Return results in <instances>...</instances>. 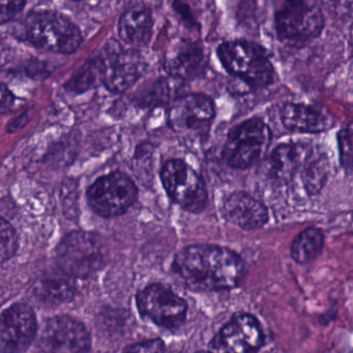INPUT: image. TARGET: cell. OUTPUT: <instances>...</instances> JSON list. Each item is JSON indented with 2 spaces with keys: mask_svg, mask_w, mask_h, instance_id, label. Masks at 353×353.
I'll return each mask as SVG.
<instances>
[{
  "mask_svg": "<svg viewBox=\"0 0 353 353\" xmlns=\"http://www.w3.org/2000/svg\"><path fill=\"white\" fill-rule=\"evenodd\" d=\"M173 274L196 292H220L236 288L245 276L243 258L227 247L191 245L177 252Z\"/></svg>",
  "mask_w": 353,
  "mask_h": 353,
  "instance_id": "1",
  "label": "cell"
},
{
  "mask_svg": "<svg viewBox=\"0 0 353 353\" xmlns=\"http://www.w3.org/2000/svg\"><path fill=\"white\" fill-rule=\"evenodd\" d=\"M216 54L224 69L241 80L248 90H262L276 79V71L265 49L256 43L229 41L218 47Z\"/></svg>",
  "mask_w": 353,
  "mask_h": 353,
  "instance_id": "2",
  "label": "cell"
},
{
  "mask_svg": "<svg viewBox=\"0 0 353 353\" xmlns=\"http://www.w3.org/2000/svg\"><path fill=\"white\" fill-rule=\"evenodd\" d=\"M23 30L28 42L50 52L70 54L83 41L78 26L57 12H32L24 20Z\"/></svg>",
  "mask_w": 353,
  "mask_h": 353,
  "instance_id": "3",
  "label": "cell"
},
{
  "mask_svg": "<svg viewBox=\"0 0 353 353\" xmlns=\"http://www.w3.org/2000/svg\"><path fill=\"white\" fill-rule=\"evenodd\" d=\"M272 143L270 127L258 117L247 119L229 131L222 158L229 167L245 170L262 158Z\"/></svg>",
  "mask_w": 353,
  "mask_h": 353,
  "instance_id": "4",
  "label": "cell"
},
{
  "mask_svg": "<svg viewBox=\"0 0 353 353\" xmlns=\"http://www.w3.org/2000/svg\"><path fill=\"white\" fill-rule=\"evenodd\" d=\"M161 181L173 203L191 214H200L208 194L201 175L181 159H171L161 169Z\"/></svg>",
  "mask_w": 353,
  "mask_h": 353,
  "instance_id": "5",
  "label": "cell"
},
{
  "mask_svg": "<svg viewBox=\"0 0 353 353\" xmlns=\"http://www.w3.org/2000/svg\"><path fill=\"white\" fill-rule=\"evenodd\" d=\"M136 305L142 317L164 330H179L187 319V301L163 283L138 291Z\"/></svg>",
  "mask_w": 353,
  "mask_h": 353,
  "instance_id": "6",
  "label": "cell"
},
{
  "mask_svg": "<svg viewBox=\"0 0 353 353\" xmlns=\"http://www.w3.org/2000/svg\"><path fill=\"white\" fill-rule=\"evenodd\" d=\"M324 28V16L319 7L303 0L289 3L276 15V32L283 44L301 48L317 39Z\"/></svg>",
  "mask_w": 353,
  "mask_h": 353,
  "instance_id": "7",
  "label": "cell"
},
{
  "mask_svg": "<svg viewBox=\"0 0 353 353\" xmlns=\"http://www.w3.org/2000/svg\"><path fill=\"white\" fill-rule=\"evenodd\" d=\"M100 57L103 61V84L113 94L128 92L146 71L143 55L136 49L125 48L115 40L107 42Z\"/></svg>",
  "mask_w": 353,
  "mask_h": 353,
  "instance_id": "8",
  "label": "cell"
},
{
  "mask_svg": "<svg viewBox=\"0 0 353 353\" xmlns=\"http://www.w3.org/2000/svg\"><path fill=\"white\" fill-rule=\"evenodd\" d=\"M57 259L61 272L73 279H84L100 270L104 254L96 235L74 231L59 243Z\"/></svg>",
  "mask_w": 353,
  "mask_h": 353,
  "instance_id": "9",
  "label": "cell"
},
{
  "mask_svg": "<svg viewBox=\"0 0 353 353\" xmlns=\"http://www.w3.org/2000/svg\"><path fill=\"white\" fill-rule=\"evenodd\" d=\"M138 198L133 179L117 171L100 177L88 191V203L103 218H114L125 214Z\"/></svg>",
  "mask_w": 353,
  "mask_h": 353,
  "instance_id": "10",
  "label": "cell"
},
{
  "mask_svg": "<svg viewBox=\"0 0 353 353\" xmlns=\"http://www.w3.org/2000/svg\"><path fill=\"white\" fill-rule=\"evenodd\" d=\"M216 117L210 97L191 94L173 101L168 111V123L175 133L188 137H203Z\"/></svg>",
  "mask_w": 353,
  "mask_h": 353,
  "instance_id": "11",
  "label": "cell"
},
{
  "mask_svg": "<svg viewBox=\"0 0 353 353\" xmlns=\"http://www.w3.org/2000/svg\"><path fill=\"white\" fill-rule=\"evenodd\" d=\"M265 342L259 320L249 313L233 316L208 343L214 352H256Z\"/></svg>",
  "mask_w": 353,
  "mask_h": 353,
  "instance_id": "12",
  "label": "cell"
},
{
  "mask_svg": "<svg viewBox=\"0 0 353 353\" xmlns=\"http://www.w3.org/2000/svg\"><path fill=\"white\" fill-rule=\"evenodd\" d=\"M37 332L34 311L26 303H17L0 314V351L21 352L32 345Z\"/></svg>",
  "mask_w": 353,
  "mask_h": 353,
  "instance_id": "13",
  "label": "cell"
},
{
  "mask_svg": "<svg viewBox=\"0 0 353 353\" xmlns=\"http://www.w3.org/2000/svg\"><path fill=\"white\" fill-rule=\"evenodd\" d=\"M43 350L51 352H84L90 349L85 326L69 316H57L47 321L41 336Z\"/></svg>",
  "mask_w": 353,
  "mask_h": 353,
  "instance_id": "14",
  "label": "cell"
},
{
  "mask_svg": "<svg viewBox=\"0 0 353 353\" xmlns=\"http://www.w3.org/2000/svg\"><path fill=\"white\" fill-rule=\"evenodd\" d=\"M222 214L227 222L243 230H257L268 224V210L260 200L243 191L231 193L222 203Z\"/></svg>",
  "mask_w": 353,
  "mask_h": 353,
  "instance_id": "15",
  "label": "cell"
},
{
  "mask_svg": "<svg viewBox=\"0 0 353 353\" xmlns=\"http://www.w3.org/2000/svg\"><path fill=\"white\" fill-rule=\"evenodd\" d=\"M312 152V146L305 142L279 144L266 159V174L279 183H288L301 170Z\"/></svg>",
  "mask_w": 353,
  "mask_h": 353,
  "instance_id": "16",
  "label": "cell"
},
{
  "mask_svg": "<svg viewBox=\"0 0 353 353\" xmlns=\"http://www.w3.org/2000/svg\"><path fill=\"white\" fill-rule=\"evenodd\" d=\"M281 121L287 130L295 133L319 134L328 131L334 119L325 109L303 103H287L281 110Z\"/></svg>",
  "mask_w": 353,
  "mask_h": 353,
  "instance_id": "17",
  "label": "cell"
},
{
  "mask_svg": "<svg viewBox=\"0 0 353 353\" xmlns=\"http://www.w3.org/2000/svg\"><path fill=\"white\" fill-rule=\"evenodd\" d=\"M208 55L197 43H179L164 59V70L170 77L179 81L194 79L204 73Z\"/></svg>",
  "mask_w": 353,
  "mask_h": 353,
  "instance_id": "18",
  "label": "cell"
},
{
  "mask_svg": "<svg viewBox=\"0 0 353 353\" xmlns=\"http://www.w3.org/2000/svg\"><path fill=\"white\" fill-rule=\"evenodd\" d=\"M152 10L142 5H132L121 15L119 22V34L125 44L133 47H145L150 44L154 32Z\"/></svg>",
  "mask_w": 353,
  "mask_h": 353,
  "instance_id": "19",
  "label": "cell"
},
{
  "mask_svg": "<svg viewBox=\"0 0 353 353\" xmlns=\"http://www.w3.org/2000/svg\"><path fill=\"white\" fill-rule=\"evenodd\" d=\"M72 279L65 272L45 276L34 285V297L44 305H57L68 303L75 295V284Z\"/></svg>",
  "mask_w": 353,
  "mask_h": 353,
  "instance_id": "20",
  "label": "cell"
},
{
  "mask_svg": "<svg viewBox=\"0 0 353 353\" xmlns=\"http://www.w3.org/2000/svg\"><path fill=\"white\" fill-rule=\"evenodd\" d=\"M330 161L324 154H313L301 167V181L309 195H317L325 187L330 174Z\"/></svg>",
  "mask_w": 353,
  "mask_h": 353,
  "instance_id": "21",
  "label": "cell"
},
{
  "mask_svg": "<svg viewBox=\"0 0 353 353\" xmlns=\"http://www.w3.org/2000/svg\"><path fill=\"white\" fill-rule=\"evenodd\" d=\"M323 245L324 234L321 229L310 227L293 239L290 247L291 258L299 264L310 263L321 254Z\"/></svg>",
  "mask_w": 353,
  "mask_h": 353,
  "instance_id": "22",
  "label": "cell"
},
{
  "mask_svg": "<svg viewBox=\"0 0 353 353\" xmlns=\"http://www.w3.org/2000/svg\"><path fill=\"white\" fill-rule=\"evenodd\" d=\"M103 83V61L100 55L88 61L65 84L70 92H82L92 90Z\"/></svg>",
  "mask_w": 353,
  "mask_h": 353,
  "instance_id": "23",
  "label": "cell"
},
{
  "mask_svg": "<svg viewBox=\"0 0 353 353\" xmlns=\"http://www.w3.org/2000/svg\"><path fill=\"white\" fill-rule=\"evenodd\" d=\"M18 249V236L14 227L0 218V263L15 255Z\"/></svg>",
  "mask_w": 353,
  "mask_h": 353,
  "instance_id": "24",
  "label": "cell"
},
{
  "mask_svg": "<svg viewBox=\"0 0 353 353\" xmlns=\"http://www.w3.org/2000/svg\"><path fill=\"white\" fill-rule=\"evenodd\" d=\"M339 154L342 168L347 173L352 171V128L349 123L338 133Z\"/></svg>",
  "mask_w": 353,
  "mask_h": 353,
  "instance_id": "25",
  "label": "cell"
},
{
  "mask_svg": "<svg viewBox=\"0 0 353 353\" xmlns=\"http://www.w3.org/2000/svg\"><path fill=\"white\" fill-rule=\"evenodd\" d=\"M63 196V208L65 216L70 219H75L79 214L78 210L77 187L73 181H68L67 185L61 188Z\"/></svg>",
  "mask_w": 353,
  "mask_h": 353,
  "instance_id": "26",
  "label": "cell"
},
{
  "mask_svg": "<svg viewBox=\"0 0 353 353\" xmlns=\"http://www.w3.org/2000/svg\"><path fill=\"white\" fill-rule=\"evenodd\" d=\"M26 3V0H0V26L17 17Z\"/></svg>",
  "mask_w": 353,
  "mask_h": 353,
  "instance_id": "27",
  "label": "cell"
},
{
  "mask_svg": "<svg viewBox=\"0 0 353 353\" xmlns=\"http://www.w3.org/2000/svg\"><path fill=\"white\" fill-rule=\"evenodd\" d=\"M166 350V345L162 339H152V340L144 341V342L137 343V344L131 345L125 347L123 351L127 352H164Z\"/></svg>",
  "mask_w": 353,
  "mask_h": 353,
  "instance_id": "28",
  "label": "cell"
},
{
  "mask_svg": "<svg viewBox=\"0 0 353 353\" xmlns=\"http://www.w3.org/2000/svg\"><path fill=\"white\" fill-rule=\"evenodd\" d=\"M172 6L175 13L179 15V17H181V21L185 24L187 28H197V22L187 3H183V0H174Z\"/></svg>",
  "mask_w": 353,
  "mask_h": 353,
  "instance_id": "29",
  "label": "cell"
},
{
  "mask_svg": "<svg viewBox=\"0 0 353 353\" xmlns=\"http://www.w3.org/2000/svg\"><path fill=\"white\" fill-rule=\"evenodd\" d=\"M14 104H15V96L13 92L7 86L0 84V114L11 110Z\"/></svg>",
  "mask_w": 353,
  "mask_h": 353,
  "instance_id": "30",
  "label": "cell"
},
{
  "mask_svg": "<svg viewBox=\"0 0 353 353\" xmlns=\"http://www.w3.org/2000/svg\"><path fill=\"white\" fill-rule=\"evenodd\" d=\"M133 5H142L154 9L162 5V0H133Z\"/></svg>",
  "mask_w": 353,
  "mask_h": 353,
  "instance_id": "31",
  "label": "cell"
},
{
  "mask_svg": "<svg viewBox=\"0 0 353 353\" xmlns=\"http://www.w3.org/2000/svg\"><path fill=\"white\" fill-rule=\"evenodd\" d=\"M288 3H295V1H301V0H287Z\"/></svg>",
  "mask_w": 353,
  "mask_h": 353,
  "instance_id": "32",
  "label": "cell"
},
{
  "mask_svg": "<svg viewBox=\"0 0 353 353\" xmlns=\"http://www.w3.org/2000/svg\"><path fill=\"white\" fill-rule=\"evenodd\" d=\"M75 1H83V0H75Z\"/></svg>",
  "mask_w": 353,
  "mask_h": 353,
  "instance_id": "33",
  "label": "cell"
}]
</instances>
